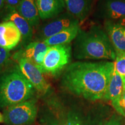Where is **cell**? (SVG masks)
Listing matches in <instances>:
<instances>
[{
	"mask_svg": "<svg viewBox=\"0 0 125 125\" xmlns=\"http://www.w3.org/2000/svg\"><path fill=\"white\" fill-rule=\"evenodd\" d=\"M5 7L4 0H0V13L2 11Z\"/></svg>",
	"mask_w": 125,
	"mask_h": 125,
	"instance_id": "obj_24",
	"label": "cell"
},
{
	"mask_svg": "<svg viewBox=\"0 0 125 125\" xmlns=\"http://www.w3.org/2000/svg\"><path fill=\"white\" fill-rule=\"evenodd\" d=\"M123 82V86H124V89H125V78H122Z\"/></svg>",
	"mask_w": 125,
	"mask_h": 125,
	"instance_id": "obj_27",
	"label": "cell"
},
{
	"mask_svg": "<svg viewBox=\"0 0 125 125\" xmlns=\"http://www.w3.org/2000/svg\"><path fill=\"white\" fill-rule=\"evenodd\" d=\"M72 55L71 44L49 46L42 64L38 68L43 74L58 76L71 63Z\"/></svg>",
	"mask_w": 125,
	"mask_h": 125,
	"instance_id": "obj_4",
	"label": "cell"
},
{
	"mask_svg": "<svg viewBox=\"0 0 125 125\" xmlns=\"http://www.w3.org/2000/svg\"><path fill=\"white\" fill-rule=\"evenodd\" d=\"M49 46L45 42L32 41L27 46L20 48L12 56L14 60L26 59L40 67L42 65Z\"/></svg>",
	"mask_w": 125,
	"mask_h": 125,
	"instance_id": "obj_10",
	"label": "cell"
},
{
	"mask_svg": "<svg viewBox=\"0 0 125 125\" xmlns=\"http://www.w3.org/2000/svg\"><path fill=\"white\" fill-rule=\"evenodd\" d=\"M114 69V62L77 61L62 73L61 86L76 96L90 101L104 97Z\"/></svg>",
	"mask_w": 125,
	"mask_h": 125,
	"instance_id": "obj_1",
	"label": "cell"
},
{
	"mask_svg": "<svg viewBox=\"0 0 125 125\" xmlns=\"http://www.w3.org/2000/svg\"><path fill=\"white\" fill-rule=\"evenodd\" d=\"M124 35H125V30H124Z\"/></svg>",
	"mask_w": 125,
	"mask_h": 125,
	"instance_id": "obj_28",
	"label": "cell"
},
{
	"mask_svg": "<svg viewBox=\"0 0 125 125\" xmlns=\"http://www.w3.org/2000/svg\"><path fill=\"white\" fill-rule=\"evenodd\" d=\"M37 92L21 73L18 64L0 74V108H5L35 97Z\"/></svg>",
	"mask_w": 125,
	"mask_h": 125,
	"instance_id": "obj_3",
	"label": "cell"
},
{
	"mask_svg": "<svg viewBox=\"0 0 125 125\" xmlns=\"http://www.w3.org/2000/svg\"><path fill=\"white\" fill-rule=\"evenodd\" d=\"M21 41V32L13 22L4 21L0 23V46L10 51Z\"/></svg>",
	"mask_w": 125,
	"mask_h": 125,
	"instance_id": "obj_11",
	"label": "cell"
},
{
	"mask_svg": "<svg viewBox=\"0 0 125 125\" xmlns=\"http://www.w3.org/2000/svg\"><path fill=\"white\" fill-rule=\"evenodd\" d=\"M4 123V117L3 115L0 112V123Z\"/></svg>",
	"mask_w": 125,
	"mask_h": 125,
	"instance_id": "obj_26",
	"label": "cell"
},
{
	"mask_svg": "<svg viewBox=\"0 0 125 125\" xmlns=\"http://www.w3.org/2000/svg\"><path fill=\"white\" fill-rule=\"evenodd\" d=\"M80 29V24L75 25L50 37L44 42L49 46L71 44V42L75 39Z\"/></svg>",
	"mask_w": 125,
	"mask_h": 125,
	"instance_id": "obj_17",
	"label": "cell"
},
{
	"mask_svg": "<svg viewBox=\"0 0 125 125\" xmlns=\"http://www.w3.org/2000/svg\"><path fill=\"white\" fill-rule=\"evenodd\" d=\"M18 64L21 73L34 87L36 92L45 95L51 89L49 83L43 76V73L37 65L26 59H20Z\"/></svg>",
	"mask_w": 125,
	"mask_h": 125,
	"instance_id": "obj_8",
	"label": "cell"
},
{
	"mask_svg": "<svg viewBox=\"0 0 125 125\" xmlns=\"http://www.w3.org/2000/svg\"><path fill=\"white\" fill-rule=\"evenodd\" d=\"M104 125H121V124L119 121L116 119V118H112Z\"/></svg>",
	"mask_w": 125,
	"mask_h": 125,
	"instance_id": "obj_22",
	"label": "cell"
},
{
	"mask_svg": "<svg viewBox=\"0 0 125 125\" xmlns=\"http://www.w3.org/2000/svg\"><path fill=\"white\" fill-rule=\"evenodd\" d=\"M20 0H4L5 6L16 9Z\"/></svg>",
	"mask_w": 125,
	"mask_h": 125,
	"instance_id": "obj_21",
	"label": "cell"
},
{
	"mask_svg": "<svg viewBox=\"0 0 125 125\" xmlns=\"http://www.w3.org/2000/svg\"><path fill=\"white\" fill-rule=\"evenodd\" d=\"M119 106L121 109V114L125 116V89L123 90L119 100Z\"/></svg>",
	"mask_w": 125,
	"mask_h": 125,
	"instance_id": "obj_20",
	"label": "cell"
},
{
	"mask_svg": "<svg viewBox=\"0 0 125 125\" xmlns=\"http://www.w3.org/2000/svg\"><path fill=\"white\" fill-rule=\"evenodd\" d=\"M71 121H72V119L71 118H70L68 119V121L67 122H65V123H62V124L61 125H71Z\"/></svg>",
	"mask_w": 125,
	"mask_h": 125,
	"instance_id": "obj_25",
	"label": "cell"
},
{
	"mask_svg": "<svg viewBox=\"0 0 125 125\" xmlns=\"http://www.w3.org/2000/svg\"><path fill=\"white\" fill-rule=\"evenodd\" d=\"M73 56L78 61H115L116 52L104 28L94 24L79 30L72 45Z\"/></svg>",
	"mask_w": 125,
	"mask_h": 125,
	"instance_id": "obj_2",
	"label": "cell"
},
{
	"mask_svg": "<svg viewBox=\"0 0 125 125\" xmlns=\"http://www.w3.org/2000/svg\"><path fill=\"white\" fill-rule=\"evenodd\" d=\"M104 29L115 49L125 52V20H105L104 23Z\"/></svg>",
	"mask_w": 125,
	"mask_h": 125,
	"instance_id": "obj_12",
	"label": "cell"
},
{
	"mask_svg": "<svg viewBox=\"0 0 125 125\" xmlns=\"http://www.w3.org/2000/svg\"><path fill=\"white\" fill-rule=\"evenodd\" d=\"M116 58L114 62V68L117 73L125 78V52L115 49Z\"/></svg>",
	"mask_w": 125,
	"mask_h": 125,
	"instance_id": "obj_18",
	"label": "cell"
},
{
	"mask_svg": "<svg viewBox=\"0 0 125 125\" xmlns=\"http://www.w3.org/2000/svg\"><path fill=\"white\" fill-rule=\"evenodd\" d=\"M16 10L32 27H38L40 26L41 18L36 0H20Z\"/></svg>",
	"mask_w": 125,
	"mask_h": 125,
	"instance_id": "obj_16",
	"label": "cell"
},
{
	"mask_svg": "<svg viewBox=\"0 0 125 125\" xmlns=\"http://www.w3.org/2000/svg\"><path fill=\"white\" fill-rule=\"evenodd\" d=\"M0 15L3 21H12L19 30L21 34L20 48L27 46L32 41L34 36V28L26 19L19 13L16 9L5 6Z\"/></svg>",
	"mask_w": 125,
	"mask_h": 125,
	"instance_id": "obj_7",
	"label": "cell"
},
{
	"mask_svg": "<svg viewBox=\"0 0 125 125\" xmlns=\"http://www.w3.org/2000/svg\"><path fill=\"white\" fill-rule=\"evenodd\" d=\"M68 13L82 22L88 18L93 7V0H63Z\"/></svg>",
	"mask_w": 125,
	"mask_h": 125,
	"instance_id": "obj_15",
	"label": "cell"
},
{
	"mask_svg": "<svg viewBox=\"0 0 125 125\" xmlns=\"http://www.w3.org/2000/svg\"><path fill=\"white\" fill-rule=\"evenodd\" d=\"M38 114L37 99L34 97L4 109V123L6 125H31Z\"/></svg>",
	"mask_w": 125,
	"mask_h": 125,
	"instance_id": "obj_5",
	"label": "cell"
},
{
	"mask_svg": "<svg viewBox=\"0 0 125 125\" xmlns=\"http://www.w3.org/2000/svg\"><path fill=\"white\" fill-rule=\"evenodd\" d=\"M71 125H81V123L78 121H77L76 119H74L73 118H71Z\"/></svg>",
	"mask_w": 125,
	"mask_h": 125,
	"instance_id": "obj_23",
	"label": "cell"
},
{
	"mask_svg": "<svg viewBox=\"0 0 125 125\" xmlns=\"http://www.w3.org/2000/svg\"><path fill=\"white\" fill-rule=\"evenodd\" d=\"M39 15L42 20L54 18L65 12L63 0H36Z\"/></svg>",
	"mask_w": 125,
	"mask_h": 125,
	"instance_id": "obj_14",
	"label": "cell"
},
{
	"mask_svg": "<svg viewBox=\"0 0 125 125\" xmlns=\"http://www.w3.org/2000/svg\"><path fill=\"white\" fill-rule=\"evenodd\" d=\"M94 17L104 21L125 20V0H100Z\"/></svg>",
	"mask_w": 125,
	"mask_h": 125,
	"instance_id": "obj_9",
	"label": "cell"
},
{
	"mask_svg": "<svg viewBox=\"0 0 125 125\" xmlns=\"http://www.w3.org/2000/svg\"><path fill=\"white\" fill-rule=\"evenodd\" d=\"M10 57V51L0 46V74L8 64Z\"/></svg>",
	"mask_w": 125,
	"mask_h": 125,
	"instance_id": "obj_19",
	"label": "cell"
},
{
	"mask_svg": "<svg viewBox=\"0 0 125 125\" xmlns=\"http://www.w3.org/2000/svg\"><path fill=\"white\" fill-rule=\"evenodd\" d=\"M123 90L124 86L122 78L114 68L103 98L111 101L113 107L120 114H121V111L119 106V100Z\"/></svg>",
	"mask_w": 125,
	"mask_h": 125,
	"instance_id": "obj_13",
	"label": "cell"
},
{
	"mask_svg": "<svg viewBox=\"0 0 125 125\" xmlns=\"http://www.w3.org/2000/svg\"><path fill=\"white\" fill-rule=\"evenodd\" d=\"M40 24L34 34L35 41L44 42L47 39L72 26L80 24L77 19L65 11Z\"/></svg>",
	"mask_w": 125,
	"mask_h": 125,
	"instance_id": "obj_6",
	"label": "cell"
}]
</instances>
